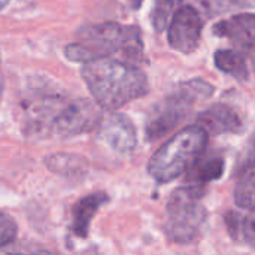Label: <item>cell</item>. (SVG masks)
<instances>
[{
  "mask_svg": "<svg viewBox=\"0 0 255 255\" xmlns=\"http://www.w3.org/2000/svg\"><path fill=\"white\" fill-rule=\"evenodd\" d=\"M82 79L99 108L115 111L149 91L148 78L131 61L100 58L84 64Z\"/></svg>",
  "mask_w": 255,
  "mask_h": 255,
  "instance_id": "6da1fadb",
  "label": "cell"
},
{
  "mask_svg": "<svg viewBox=\"0 0 255 255\" xmlns=\"http://www.w3.org/2000/svg\"><path fill=\"white\" fill-rule=\"evenodd\" d=\"M123 52L127 58L140 60L143 45L136 25L103 22L85 25L76 33V40L64 48V55L73 63H90Z\"/></svg>",
  "mask_w": 255,
  "mask_h": 255,
  "instance_id": "7a4b0ae2",
  "label": "cell"
},
{
  "mask_svg": "<svg viewBox=\"0 0 255 255\" xmlns=\"http://www.w3.org/2000/svg\"><path fill=\"white\" fill-rule=\"evenodd\" d=\"M208 133L199 126H188L164 142L148 161V173L158 182L178 179L205 154Z\"/></svg>",
  "mask_w": 255,
  "mask_h": 255,
  "instance_id": "3957f363",
  "label": "cell"
},
{
  "mask_svg": "<svg viewBox=\"0 0 255 255\" xmlns=\"http://www.w3.org/2000/svg\"><path fill=\"white\" fill-rule=\"evenodd\" d=\"M203 196L205 187L197 185L179 187L170 194L163 224L164 233L170 242L188 245L199 238L208 217Z\"/></svg>",
  "mask_w": 255,
  "mask_h": 255,
  "instance_id": "277c9868",
  "label": "cell"
},
{
  "mask_svg": "<svg viewBox=\"0 0 255 255\" xmlns=\"http://www.w3.org/2000/svg\"><path fill=\"white\" fill-rule=\"evenodd\" d=\"M214 87L203 79H193L184 82L173 94L154 108L145 124V137L155 142L178 127L182 120L190 114L194 103L209 99Z\"/></svg>",
  "mask_w": 255,
  "mask_h": 255,
  "instance_id": "5b68a950",
  "label": "cell"
},
{
  "mask_svg": "<svg viewBox=\"0 0 255 255\" xmlns=\"http://www.w3.org/2000/svg\"><path fill=\"white\" fill-rule=\"evenodd\" d=\"M102 120L100 108L87 99L64 102L57 114L51 118L46 133L57 137H73L87 133L99 126Z\"/></svg>",
  "mask_w": 255,
  "mask_h": 255,
  "instance_id": "8992f818",
  "label": "cell"
},
{
  "mask_svg": "<svg viewBox=\"0 0 255 255\" xmlns=\"http://www.w3.org/2000/svg\"><path fill=\"white\" fill-rule=\"evenodd\" d=\"M169 24L167 40L175 51L181 54H190L199 48L203 31V21L194 6H181L176 12H173Z\"/></svg>",
  "mask_w": 255,
  "mask_h": 255,
  "instance_id": "52a82bcc",
  "label": "cell"
},
{
  "mask_svg": "<svg viewBox=\"0 0 255 255\" xmlns=\"http://www.w3.org/2000/svg\"><path fill=\"white\" fill-rule=\"evenodd\" d=\"M100 139L115 152L127 154L137 145V131L133 121L120 112L109 114L99 123Z\"/></svg>",
  "mask_w": 255,
  "mask_h": 255,
  "instance_id": "ba28073f",
  "label": "cell"
},
{
  "mask_svg": "<svg viewBox=\"0 0 255 255\" xmlns=\"http://www.w3.org/2000/svg\"><path fill=\"white\" fill-rule=\"evenodd\" d=\"M212 31L218 37L232 40L238 49L253 52L255 42V16L253 12H241L230 18L221 19L212 27Z\"/></svg>",
  "mask_w": 255,
  "mask_h": 255,
  "instance_id": "9c48e42d",
  "label": "cell"
},
{
  "mask_svg": "<svg viewBox=\"0 0 255 255\" xmlns=\"http://www.w3.org/2000/svg\"><path fill=\"white\" fill-rule=\"evenodd\" d=\"M197 124L208 134H238L244 130L242 117L229 105H212L197 117Z\"/></svg>",
  "mask_w": 255,
  "mask_h": 255,
  "instance_id": "30bf717a",
  "label": "cell"
},
{
  "mask_svg": "<svg viewBox=\"0 0 255 255\" xmlns=\"http://www.w3.org/2000/svg\"><path fill=\"white\" fill-rule=\"evenodd\" d=\"M108 202H109V196L102 191H96L79 199L72 209V223H70L72 233L79 239H85L88 236L93 218L96 217L99 209Z\"/></svg>",
  "mask_w": 255,
  "mask_h": 255,
  "instance_id": "8fae6325",
  "label": "cell"
},
{
  "mask_svg": "<svg viewBox=\"0 0 255 255\" xmlns=\"http://www.w3.org/2000/svg\"><path fill=\"white\" fill-rule=\"evenodd\" d=\"M226 169V161L220 155H212L203 158V155L187 170V184L205 187L206 184L217 181L223 176Z\"/></svg>",
  "mask_w": 255,
  "mask_h": 255,
  "instance_id": "7c38bea8",
  "label": "cell"
},
{
  "mask_svg": "<svg viewBox=\"0 0 255 255\" xmlns=\"http://www.w3.org/2000/svg\"><path fill=\"white\" fill-rule=\"evenodd\" d=\"M214 63L217 69L226 75L233 76L241 82L250 81V67L245 52L241 49H218L214 54Z\"/></svg>",
  "mask_w": 255,
  "mask_h": 255,
  "instance_id": "4fadbf2b",
  "label": "cell"
},
{
  "mask_svg": "<svg viewBox=\"0 0 255 255\" xmlns=\"http://www.w3.org/2000/svg\"><path fill=\"white\" fill-rule=\"evenodd\" d=\"M227 232L230 238L236 242L247 244L248 247H254V217L253 211H250L248 215L238 212V211H229L224 217Z\"/></svg>",
  "mask_w": 255,
  "mask_h": 255,
  "instance_id": "5bb4252c",
  "label": "cell"
},
{
  "mask_svg": "<svg viewBox=\"0 0 255 255\" xmlns=\"http://www.w3.org/2000/svg\"><path fill=\"white\" fill-rule=\"evenodd\" d=\"M46 167L57 175L67 176V178H79L84 176L87 172V163L84 158L75 155V154H51L45 158Z\"/></svg>",
  "mask_w": 255,
  "mask_h": 255,
  "instance_id": "9a60e30c",
  "label": "cell"
},
{
  "mask_svg": "<svg viewBox=\"0 0 255 255\" xmlns=\"http://www.w3.org/2000/svg\"><path fill=\"white\" fill-rule=\"evenodd\" d=\"M254 164H253V158L248 160V163L244 166L242 172L239 173V178L236 181V187H235V203L241 208V209H247V211H254Z\"/></svg>",
  "mask_w": 255,
  "mask_h": 255,
  "instance_id": "2e32d148",
  "label": "cell"
},
{
  "mask_svg": "<svg viewBox=\"0 0 255 255\" xmlns=\"http://www.w3.org/2000/svg\"><path fill=\"white\" fill-rule=\"evenodd\" d=\"M206 16L214 18L227 12L253 9L254 0H200L199 1Z\"/></svg>",
  "mask_w": 255,
  "mask_h": 255,
  "instance_id": "e0dca14e",
  "label": "cell"
},
{
  "mask_svg": "<svg viewBox=\"0 0 255 255\" xmlns=\"http://www.w3.org/2000/svg\"><path fill=\"white\" fill-rule=\"evenodd\" d=\"M181 3V0H154L151 21L155 31H163L176 9V6Z\"/></svg>",
  "mask_w": 255,
  "mask_h": 255,
  "instance_id": "ac0fdd59",
  "label": "cell"
},
{
  "mask_svg": "<svg viewBox=\"0 0 255 255\" xmlns=\"http://www.w3.org/2000/svg\"><path fill=\"white\" fill-rule=\"evenodd\" d=\"M16 224L13 218L0 211V248L12 244L16 238Z\"/></svg>",
  "mask_w": 255,
  "mask_h": 255,
  "instance_id": "d6986e66",
  "label": "cell"
},
{
  "mask_svg": "<svg viewBox=\"0 0 255 255\" xmlns=\"http://www.w3.org/2000/svg\"><path fill=\"white\" fill-rule=\"evenodd\" d=\"M0 255H54L48 251H34V253H13V251H0Z\"/></svg>",
  "mask_w": 255,
  "mask_h": 255,
  "instance_id": "ffe728a7",
  "label": "cell"
},
{
  "mask_svg": "<svg viewBox=\"0 0 255 255\" xmlns=\"http://www.w3.org/2000/svg\"><path fill=\"white\" fill-rule=\"evenodd\" d=\"M128 4H130V7H133V9H139L140 6H142V3H143V0H126Z\"/></svg>",
  "mask_w": 255,
  "mask_h": 255,
  "instance_id": "44dd1931",
  "label": "cell"
},
{
  "mask_svg": "<svg viewBox=\"0 0 255 255\" xmlns=\"http://www.w3.org/2000/svg\"><path fill=\"white\" fill-rule=\"evenodd\" d=\"M3 94V76H1V57H0V100Z\"/></svg>",
  "mask_w": 255,
  "mask_h": 255,
  "instance_id": "7402d4cb",
  "label": "cell"
},
{
  "mask_svg": "<svg viewBox=\"0 0 255 255\" xmlns=\"http://www.w3.org/2000/svg\"><path fill=\"white\" fill-rule=\"evenodd\" d=\"M9 1H10V0H0V10H1V9H3Z\"/></svg>",
  "mask_w": 255,
  "mask_h": 255,
  "instance_id": "603a6c76",
  "label": "cell"
}]
</instances>
